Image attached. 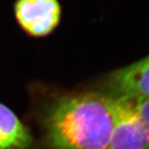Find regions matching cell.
Here are the masks:
<instances>
[{
    "label": "cell",
    "instance_id": "5b68a950",
    "mask_svg": "<svg viewBox=\"0 0 149 149\" xmlns=\"http://www.w3.org/2000/svg\"><path fill=\"white\" fill-rule=\"evenodd\" d=\"M32 135L8 107L0 103V149H26Z\"/></svg>",
    "mask_w": 149,
    "mask_h": 149
},
{
    "label": "cell",
    "instance_id": "7a4b0ae2",
    "mask_svg": "<svg viewBox=\"0 0 149 149\" xmlns=\"http://www.w3.org/2000/svg\"><path fill=\"white\" fill-rule=\"evenodd\" d=\"M114 96L116 119L108 149H149V100Z\"/></svg>",
    "mask_w": 149,
    "mask_h": 149
},
{
    "label": "cell",
    "instance_id": "277c9868",
    "mask_svg": "<svg viewBox=\"0 0 149 149\" xmlns=\"http://www.w3.org/2000/svg\"><path fill=\"white\" fill-rule=\"evenodd\" d=\"M113 95L149 100V56L116 71L110 79Z\"/></svg>",
    "mask_w": 149,
    "mask_h": 149
},
{
    "label": "cell",
    "instance_id": "6da1fadb",
    "mask_svg": "<svg viewBox=\"0 0 149 149\" xmlns=\"http://www.w3.org/2000/svg\"><path fill=\"white\" fill-rule=\"evenodd\" d=\"M116 111L112 94L90 91L61 97L44 118L47 139L55 149H108Z\"/></svg>",
    "mask_w": 149,
    "mask_h": 149
},
{
    "label": "cell",
    "instance_id": "3957f363",
    "mask_svg": "<svg viewBox=\"0 0 149 149\" xmlns=\"http://www.w3.org/2000/svg\"><path fill=\"white\" fill-rule=\"evenodd\" d=\"M61 10L58 0H18L16 16L22 28L32 36L49 34L60 20Z\"/></svg>",
    "mask_w": 149,
    "mask_h": 149
}]
</instances>
